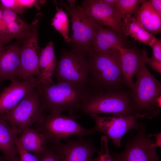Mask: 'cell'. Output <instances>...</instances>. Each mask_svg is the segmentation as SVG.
Returning <instances> with one entry per match:
<instances>
[{"label":"cell","mask_w":161,"mask_h":161,"mask_svg":"<svg viewBox=\"0 0 161 161\" xmlns=\"http://www.w3.org/2000/svg\"><path fill=\"white\" fill-rule=\"evenodd\" d=\"M89 116L95 122L93 128L95 132L106 134L118 148L121 147V141L126 134L132 129L137 131L139 127L138 118L133 115L101 116L92 114Z\"/></svg>","instance_id":"obj_11"},{"label":"cell","mask_w":161,"mask_h":161,"mask_svg":"<svg viewBox=\"0 0 161 161\" xmlns=\"http://www.w3.org/2000/svg\"><path fill=\"white\" fill-rule=\"evenodd\" d=\"M146 63L153 70L156 72L161 73V61L157 60L152 57H149L147 59Z\"/></svg>","instance_id":"obj_32"},{"label":"cell","mask_w":161,"mask_h":161,"mask_svg":"<svg viewBox=\"0 0 161 161\" xmlns=\"http://www.w3.org/2000/svg\"><path fill=\"white\" fill-rule=\"evenodd\" d=\"M143 0H116L115 6L120 18L127 15L135 16Z\"/></svg>","instance_id":"obj_25"},{"label":"cell","mask_w":161,"mask_h":161,"mask_svg":"<svg viewBox=\"0 0 161 161\" xmlns=\"http://www.w3.org/2000/svg\"><path fill=\"white\" fill-rule=\"evenodd\" d=\"M18 140L23 148L27 151L39 158L47 148V142L37 130L30 128L21 133Z\"/></svg>","instance_id":"obj_21"},{"label":"cell","mask_w":161,"mask_h":161,"mask_svg":"<svg viewBox=\"0 0 161 161\" xmlns=\"http://www.w3.org/2000/svg\"><path fill=\"white\" fill-rule=\"evenodd\" d=\"M38 125V130L47 142L55 143L73 136L85 137L96 132L93 128H85L77 121L75 115H63L49 112Z\"/></svg>","instance_id":"obj_5"},{"label":"cell","mask_w":161,"mask_h":161,"mask_svg":"<svg viewBox=\"0 0 161 161\" xmlns=\"http://www.w3.org/2000/svg\"><path fill=\"white\" fill-rule=\"evenodd\" d=\"M125 36L112 29L100 26L91 44L90 47L95 51L106 53L124 48Z\"/></svg>","instance_id":"obj_17"},{"label":"cell","mask_w":161,"mask_h":161,"mask_svg":"<svg viewBox=\"0 0 161 161\" xmlns=\"http://www.w3.org/2000/svg\"><path fill=\"white\" fill-rule=\"evenodd\" d=\"M152 51L151 57L157 60L161 61V40L156 38L149 45Z\"/></svg>","instance_id":"obj_31"},{"label":"cell","mask_w":161,"mask_h":161,"mask_svg":"<svg viewBox=\"0 0 161 161\" xmlns=\"http://www.w3.org/2000/svg\"><path fill=\"white\" fill-rule=\"evenodd\" d=\"M145 30L153 36L161 31V16L153 8L148 0H143L137 14L133 16Z\"/></svg>","instance_id":"obj_20"},{"label":"cell","mask_w":161,"mask_h":161,"mask_svg":"<svg viewBox=\"0 0 161 161\" xmlns=\"http://www.w3.org/2000/svg\"><path fill=\"white\" fill-rule=\"evenodd\" d=\"M11 40L3 19L2 8L0 4V45H4Z\"/></svg>","instance_id":"obj_29"},{"label":"cell","mask_w":161,"mask_h":161,"mask_svg":"<svg viewBox=\"0 0 161 161\" xmlns=\"http://www.w3.org/2000/svg\"><path fill=\"white\" fill-rule=\"evenodd\" d=\"M38 84L37 78L35 77L21 82L12 81L0 93V115L15 106L26 96L34 91Z\"/></svg>","instance_id":"obj_14"},{"label":"cell","mask_w":161,"mask_h":161,"mask_svg":"<svg viewBox=\"0 0 161 161\" xmlns=\"http://www.w3.org/2000/svg\"><path fill=\"white\" fill-rule=\"evenodd\" d=\"M101 1L106 4L113 5L115 3L116 0H100Z\"/></svg>","instance_id":"obj_36"},{"label":"cell","mask_w":161,"mask_h":161,"mask_svg":"<svg viewBox=\"0 0 161 161\" xmlns=\"http://www.w3.org/2000/svg\"><path fill=\"white\" fill-rule=\"evenodd\" d=\"M61 4L68 13L72 25L71 42L75 46L73 49L88 52L92 50L90 47L92 42L100 25L79 6Z\"/></svg>","instance_id":"obj_7"},{"label":"cell","mask_w":161,"mask_h":161,"mask_svg":"<svg viewBox=\"0 0 161 161\" xmlns=\"http://www.w3.org/2000/svg\"><path fill=\"white\" fill-rule=\"evenodd\" d=\"M38 158V161H60L57 153L52 148L48 147L44 152Z\"/></svg>","instance_id":"obj_30"},{"label":"cell","mask_w":161,"mask_h":161,"mask_svg":"<svg viewBox=\"0 0 161 161\" xmlns=\"http://www.w3.org/2000/svg\"><path fill=\"white\" fill-rule=\"evenodd\" d=\"M101 148L98 152L95 161H114L110 155L109 149L108 141L107 136L103 135L100 139Z\"/></svg>","instance_id":"obj_26"},{"label":"cell","mask_w":161,"mask_h":161,"mask_svg":"<svg viewBox=\"0 0 161 161\" xmlns=\"http://www.w3.org/2000/svg\"><path fill=\"white\" fill-rule=\"evenodd\" d=\"M151 7L160 15L161 16V0H148Z\"/></svg>","instance_id":"obj_33"},{"label":"cell","mask_w":161,"mask_h":161,"mask_svg":"<svg viewBox=\"0 0 161 161\" xmlns=\"http://www.w3.org/2000/svg\"><path fill=\"white\" fill-rule=\"evenodd\" d=\"M79 6L98 25L106 26L123 34L122 19L114 4H108L100 0H85Z\"/></svg>","instance_id":"obj_13"},{"label":"cell","mask_w":161,"mask_h":161,"mask_svg":"<svg viewBox=\"0 0 161 161\" xmlns=\"http://www.w3.org/2000/svg\"><path fill=\"white\" fill-rule=\"evenodd\" d=\"M43 112L39 97L35 89L2 115L21 134L34 124L40 122L45 116Z\"/></svg>","instance_id":"obj_8"},{"label":"cell","mask_w":161,"mask_h":161,"mask_svg":"<svg viewBox=\"0 0 161 161\" xmlns=\"http://www.w3.org/2000/svg\"><path fill=\"white\" fill-rule=\"evenodd\" d=\"M32 23L29 32L21 40L20 62L17 78L23 80L32 77L38 78L40 72L39 66L41 48L38 42L37 21Z\"/></svg>","instance_id":"obj_10"},{"label":"cell","mask_w":161,"mask_h":161,"mask_svg":"<svg viewBox=\"0 0 161 161\" xmlns=\"http://www.w3.org/2000/svg\"><path fill=\"white\" fill-rule=\"evenodd\" d=\"M19 1L24 9L32 7L38 2L35 0H19Z\"/></svg>","instance_id":"obj_34"},{"label":"cell","mask_w":161,"mask_h":161,"mask_svg":"<svg viewBox=\"0 0 161 161\" xmlns=\"http://www.w3.org/2000/svg\"><path fill=\"white\" fill-rule=\"evenodd\" d=\"M137 134L131 135L126 140L125 149L120 153H114V161H160L153 140L146 133L145 124L141 121Z\"/></svg>","instance_id":"obj_9"},{"label":"cell","mask_w":161,"mask_h":161,"mask_svg":"<svg viewBox=\"0 0 161 161\" xmlns=\"http://www.w3.org/2000/svg\"><path fill=\"white\" fill-rule=\"evenodd\" d=\"M54 75L57 82H66L89 88V66L87 52L73 49L63 52Z\"/></svg>","instance_id":"obj_6"},{"label":"cell","mask_w":161,"mask_h":161,"mask_svg":"<svg viewBox=\"0 0 161 161\" xmlns=\"http://www.w3.org/2000/svg\"><path fill=\"white\" fill-rule=\"evenodd\" d=\"M2 8L3 19L10 38L12 39L16 38L21 40L30 31L32 24H28L16 13Z\"/></svg>","instance_id":"obj_23"},{"label":"cell","mask_w":161,"mask_h":161,"mask_svg":"<svg viewBox=\"0 0 161 161\" xmlns=\"http://www.w3.org/2000/svg\"><path fill=\"white\" fill-rule=\"evenodd\" d=\"M130 91L96 92L89 89L79 108L83 114L133 115Z\"/></svg>","instance_id":"obj_4"},{"label":"cell","mask_w":161,"mask_h":161,"mask_svg":"<svg viewBox=\"0 0 161 161\" xmlns=\"http://www.w3.org/2000/svg\"><path fill=\"white\" fill-rule=\"evenodd\" d=\"M15 144L21 161H38V158L27 151L23 148L18 140V137L16 140Z\"/></svg>","instance_id":"obj_28"},{"label":"cell","mask_w":161,"mask_h":161,"mask_svg":"<svg viewBox=\"0 0 161 161\" xmlns=\"http://www.w3.org/2000/svg\"><path fill=\"white\" fill-rule=\"evenodd\" d=\"M11 161H21L19 157L17 156L14 158Z\"/></svg>","instance_id":"obj_37"},{"label":"cell","mask_w":161,"mask_h":161,"mask_svg":"<svg viewBox=\"0 0 161 161\" xmlns=\"http://www.w3.org/2000/svg\"><path fill=\"white\" fill-rule=\"evenodd\" d=\"M20 47L13 44L0 45V82L6 80H17L20 65Z\"/></svg>","instance_id":"obj_16"},{"label":"cell","mask_w":161,"mask_h":161,"mask_svg":"<svg viewBox=\"0 0 161 161\" xmlns=\"http://www.w3.org/2000/svg\"><path fill=\"white\" fill-rule=\"evenodd\" d=\"M0 161H4L3 159L0 157Z\"/></svg>","instance_id":"obj_38"},{"label":"cell","mask_w":161,"mask_h":161,"mask_svg":"<svg viewBox=\"0 0 161 161\" xmlns=\"http://www.w3.org/2000/svg\"><path fill=\"white\" fill-rule=\"evenodd\" d=\"M57 12L52 19L51 25L55 30L59 32L62 35L65 42H71L69 36V21L66 13L63 10L62 6L59 8L55 2Z\"/></svg>","instance_id":"obj_24"},{"label":"cell","mask_w":161,"mask_h":161,"mask_svg":"<svg viewBox=\"0 0 161 161\" xmlns=\"http://www.w3.org/2000/svg\"><path fill=\"white\" fill-rule=\"evenodd\" d=\"M0 4L3 8L12 11L17 14L21 15L24 10V9L19 0H1Z\"/></svg>","instance_id":"obj_27"},{"label":"cell","mask_w":161,"mask_h":161,"mask_svg":"<svg viewBox=\"0 0 161 161\" xmlns=\"http://www.w3.org/2000/svg\"><path fill=\"white\" fill-rule=\"evenodd\" d=\"M57 62L53 49V42L50 41L44 48L40 49L39 66L40 72L38 84H52Z\"/></svg>","instance_id":"obj_19"},{"label":"cell","mask_w":161,"mask_h":161,"mask_svg":"<svg viewBox=\"0 0 161 161\" xmlns=\"http://www.w3.org/2000/svg\"><path fill=\"white\" fill-rule=\"evenodd\" d=\"M65 139V143L61 141L53 143L51 148L58 154L60 161H95L92 156L99 150L90 139L79 137Z\"/></svg>","instance_id":"obj_12"},{"label":"cell","mask_w":161,"mask_h":161,"mask_svg":"<svg viewBox=\"0 0 161 161\" xmlns=\"http://www.w3.org/2000/svg\"><path fill=\"white\" fill-rule=\"evenodd\" d=\"M135 76L136 80L130 89L133 115L138 118L152 119L160 112L157 100L161 97V83L143 64Z\"/></svg>","instance_id":"obj_3"},{"label":"cell","mask_w":161,"mask_h":161,"mask_svg":"<svg viewBox=\"0 0 161 161\" xmlns=\"http://www.w3.org/2000/svg\"><path fill=\"white\" fill-rule=\"evenodd\" d=\"M122 19V32L125 36H129L139 43L148 45L156 38L143 28L132 15L125 16Z\"/></svg>","instance_id":"obj_22"},{"label":"cell","mask_w":161,"mask_h":161,"mask_svg":"<svg viewBox=\"0 0 161 161\" xmlns=\"http://www.w3.org/2000/svg\"><path fill=\"white\" fill-rule=\"evenodd\" d=\"M121 55L123 83L130 89L134 83L133 78L148 57L145 49H140L136 47L130 48H121Z\"/></svg>","instance_id":"obj_15"},{"label":"cell","mask_w":161,"mask_h":161,"mask_svg":"<svg viewBox=\"0 0 161 161\" xmlns=\"http://www.w3.org/2000/svg\"><path fill=\"white\" fill-rule=\"evenodd\" d=\"M147 136L149 138L152 136L156 138V140L153 144L154 146L155 147H161V133L160 132L154 134H150Z\"/></svg>","instance_id":"obj_35"},{"label":"cell","mask_w":161,"mask_h":161,"mask_svg":"<svg viewBox=\"0 0 161 161\" xmlns=\"http://www.w3.org/2000/svg\"><path fill=\"white\" fill-rule=\"evenodd\" d=\"M89 88L66 82L52 84H38L35 89L40 98L43 111L74 115Z\"/></svg>","instance_id":"obj_2"},{"label":"cell","mask_w":161,"mask_h":161,"mask_svg":"<svg viewBox=\"0 0 161 161\" xmlns=\"http://www.w3.org/2000/svg\"><path fill=\"white\" fill-rule=\"evenodd\" d=\"M87 54L89 88L96 92L122 90L123 83L119 50L100 53L92 50Z\"/></svg>","instance_id":"obj_1"},{"label":"cell","mask_w":161,"mask_h":161,"mask_svg":"<svg viewBox=\"0 0 161 161\" xmlns=\"http://www.w3.org/2000/svg\"><path fill=\"white\" fill-rule=\"evenodd\" d=\"M18 134L3 115H0V151L8 161H11L18 153L15 141Z\"/></svg>","instance_id":"obj_18"}]
</instances>
